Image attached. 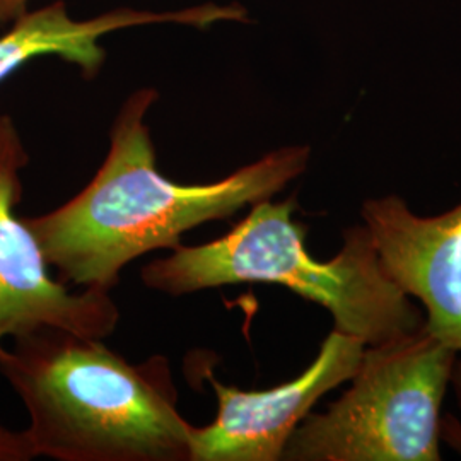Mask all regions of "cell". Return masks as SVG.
Masks as SVG:
<instances>
[{"instance_id":"cell-1","label":"cell","mask_w":461,"mask_h":461,"mask_svg":"<svg viewBox=\"0 0 461 461\" xmlns=\"http://www.w3.org/2000/svg\"><path fill=\"white\" fill-rule=\"evenodd\" d=\"M158 99L152 87L125 99L93 180L64 205L24 217L64 284L112 293L122 270L139 257L182 247L186 230L277 195L308 169L312 149L289 146L217 182H173L158 169L146 122Z\"/></svg>"},{"instance_id":"cell-2","label":"cell","mask_w":461,"mask_h":461,"mask_svg":"<svg viewBox=\"0 0 461 461\" xmlns=\"http://www.w3.org/2000/svg\"><path fill=\"white\" fill-rule=\"evenodd\" d=\"M0 375L21 398L34 455L57 461H192L190 424L165 356L132 364L62 329L13 339Z\"/></svg>"},{"instance_id":"cell-3","label":"cell","mask_w":461,"mask_h":461,"mask_svg":"<svg viewBox=\"0 0 461 461\" xmlns=\"http://www.w3.org/2000/svg\"><path fill=\"white\" fill-rule=\"evenodd\" d=\"M296 198L251 205L230 232L198 247H178L140 268L142 284L167 296H186L241 282L277 284L320 304L335 330L379 346L424 325L413 306L379 264L364 226L344 232L342 249L314 260L306 249V228L296 221Z\"/></svg>"},{"instance_id":"cell-4","label":"cell","mask_w":461,"mask_h":461,"mask_svg":"<svg viewBox=\"0 0 461 461\" xmlns=\"http://www.w3.org/2000/svg\"><path fill=\"white\" fill-rule=\"evenodd\" d=\"M456 357L424 325L364 347L350 388L303 419L282 460H439V413Z\"/></svg>"},{"instance_id":"cell-5","label":"cell","mask_w":461,"mask_h":461,"mask_svg":"<svg viewBox=\"0 0 461 461\" xmlns=\"http://www.w3.org/2000/svg\"><path fill=\"white\" fill-rule=\"evenodd\" d=\"M28 163L14 120L0 116V352L7 339L41 329L106 339L120 321L115 299L95 287L72 293L55 279L33 230L16 214Z\"/></svg>"},{"instance_id":"cell-6","label":"cell","mask_w":461,"mask_h":461,"mask_svg":"<svg viewBox=\"0 0 461 461\" xmlns=\"http://www.w3.org/2000/svg\"><path fill=\"white\" fill-rule=\"evenodd\" d=\"M363 340L333 329L318 356L296 379L270 390L245 392L224 384L209 369L203 375L217 396V415L194 428L192 461H279L294 429L321 396L354 376Z\"/></svg>"},{"instance_id":"cell-7","label":"cell","mask_w":461,"mask_h":461,"mask_svg":"<svg viewBox=\"0 0 461 461\" xmlns=\"http://www.w3.org/2000/svg\"><path fill=\"white\" fill-rule=\"evenodd\" d=\"M361 215L384 274L426 306L429 333L461 354V203L420 217L386 195L366 200Z\"/></svg>"},{"instance_id":"cell-8","label":"cell","mask_w":461,"mask_h":461,"mask_svg":"<svg viewBox=\"0 0 461 461\" xmlns=\"http://www.w3.org/2000/svg\"><path fill=\"white\" fill-rule=\"evenodd\" d=\"M247 19V11L238 4H202L171 13L116 9L87 21H76L68 16L66 2L57 0L34 13L26 11L17 17L7 33L0 36V83L26 62L47 55L60 57L79 67L84 77L91 79L106 59L99 40L118 30L159 23L209 28L215 23Z\"/></svg>"},{"instance_id":"cell-9","label":"cell","mask_w":461,"mask_h":461,"mask_svg":"<svg viewBox=\"0 0 461 461\" xmlns=\"http://www.w3.org/2000/svg\"><path fill=\"white\" fill-rule=\"evenodd\" d=\"M36 458L26 430H13L0 422V461H30Z\"/></svg>"},{"instance_id":"cell-10","label":"cell","mask_w":461,"mask_h":461,"mask_svg":"<svg viewBox=\"0 0 461 461\" xmlns=\"http://www.w3.org/2000/svg\"><path fill=\"white\" fill-rule=\"evenodd\" d=\"M28 11V0H0V26L14 23Z\"/></svg>"},{"instance_id":"cell-11","label":"cell","mask_w":461,"mask_h":461,"mask_svg":"<svg viewBox=\"0 0 461 461\" xmlns=\"http://www.w3.org/2000/svg\"><path fill=\"white\" fill-rule=\"evenodd\" d=\"M449 384H451L453 390H455V395H456V400H458V405H460L461 409V359H458V357H456V361L453 364Z\"/></svg>"}]
</instances>
